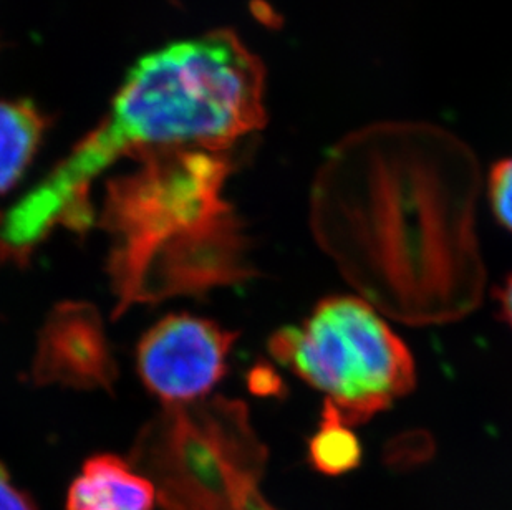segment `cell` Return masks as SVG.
Segmentation results:
<instances>
[{
	"label": "cell",
	"mask_w": 512,
	"mask_h": 510,
	"mask_svg": "<svg viewBox=\"0 0 512 510\" xmlns=\"http://www.w3.org/2000/svg\"><path fill=\"white\" fill-rule=\"evenodd\" d=\"M264 123V67L232 32L146 55L126 75L102 123L0 214V260L25 264L55 227L88 231L90 184L116 159L166 146L226 151Z\"/></svg>",
	"instance_id": "cell-1"
},
{
	"label": "cell",
	"mask_w": 512,
	"mask_h": 510,
	"mask_svg": "<svg viewBox=\"0 0 512 510\" xmlns=\"http://www.w3.org/2000/svg\"><path fill=\"white\" fill-rule=\"evenodd\" d=\"M135 171L108 183L102 227L112 236L113 318L138 304L196 297L251 279L241 222L224 199V151L166 146L131 154Z\"/></svg>",
	"instance_id": "cell-2"
},
{
	"label": "cell",
	"mask_w": 512,
	"mask_h": 510,
	"mask_svg": "<svg viewBox=\"0 0 512 510\" xmlns=\"http://www.w3.org/2000/svg\"><path fill=\"white\" fill-rule=\"evenodd\" d=\"M272 357L327 395L352 426L382 413L415 386V363L405 343L363 300H320L300 327L269 340Z\"/></svg>",
	"instance_id": "cell-3"
},
{
	"label": "cell",
	"mask_w": 512,
	"mask_h": 510,
	"mask_svg": "<svg viewBox=\"0 0 512 510\" xmlns=\"http://www.w3.org/2000/svg\"><path fill=\"white\" fill-rule=\"evenodd\" d=\"M266 459L246 406L223 398L168 406L133 451L163 510H236L237 489L261 481Z\"/></svg>",
	"instance_id": "cell-4"
},
{
	"label": "cell",
	"mask_w": 512,
	"mask_h": 510,
	"mask_svg": "<svg viewBox=\"0 0 512 510\" xmlns=\"http://www.w3.org/2000/svg\"><path fill=\"white\" fill-rule=\"evenodd\" d=\"M236 338L206 318L168 315L141 338L136 368L166 405H193L223 380Z\"/></svg>",
	"instance_id": "cell-5"
},
{
	"label": "cell",
	"mask_w": 512,
	"mask_h": 510,
	"mask_svg": "<svg viewBox=\"0 0 512 510\" xmlns=\"http://www.w3.org/2000/svg\"><path fill=\"white\" fill-rule=\"evenodd\" d=\"M32 378L37 385L110 390L116 365L97 308L63 302L40 330Z\"/></svg>",
	"instance_id": "cell-6"
},
{
	"label": "cell",
	"mask_w": 512,
	"mask_h": 510,
	"mask_svg": "<svg viewBox=\"0 0 512 510\" xmlns=\"http://www.w3.org/2000/svg\"><path fill=\"white\" fill-rule=\"evenodd\" d=\"M155 486L113 454H97L83 464L68 489L65 510H153Z\"/></svg>",
	"instance_id": "cell-7"
},
{
	"label": "cell",
	"mask_w": 512,
	"mask_h": 510,
	"mask_svg": "<svg viewBox=\"0 0 512 510\" xmlns=\"http://www.w3.org/2000/svg\"><path fill=\"white\" fill-rule=\"evenodd\" d=\"M45 128V116L27 100L0 102V194L22 179L39 150Z\"/></svg>",
	"instance_id": "cell-8"
},
{
	"label": "cell",
	"mask_w": 512,
	"mask_h": 510,
	"mask_svg": "<svg viewBox=\"0 0 512 510\" xmlns=\"http://www.w3.org/2000/svg\"><path fill=\"white\" fill-rule=\"evenodd\" d=\"M309 461L325 476H342L362 462L360 441L329 401H325L319 429L310 439Z\"/></svg>",
	"instance_id": "cell-9"
},
{
	"label": "cell",
	"mask_w": 512,
	"mask_h": 510,
	"mask_svg": "<svg viewBox=\"0 0 512 510\" xmlns=\"http://www.w3.org/2000/svg\"><path fill=\"white\" fill-rule=\"evenodd\" d=\"M489 199L499 224L512 232V158L499 161L491 169Z\"/></svg>",
	"instance_id": "cell-10"
},
{
	"label": "cell",
	"mask_w": 512,
	"mask_h": 510,
	"mask_svg": "<svg viewBox=\"0 0 512 510\" xmlns=\"http://www.w3.org/2000/svg\"><path fill=\"white\" fill-rule=\"evenodd\" d=\"M0 510H37L32 497L12 484L9 471L2 462H0Z\"/></svg>",
	"instance_id": "cell-11"
},
{
	"label": "cell",
	"mask_w": 512,
	"mask_h": 510,
	"mask_svg": "<svg viewBox=\"0 0 512 510\" xmlns=\"http://www.w3.org/2000/svg\"><path fill=\"white\" fill-rule=\"evenodd\" d=\"M498 302L504 322L512 328V274L506 279L503 287L498 290Z\"/></svg>",
	"instance_id": "cell-12"
}]
</instances>
